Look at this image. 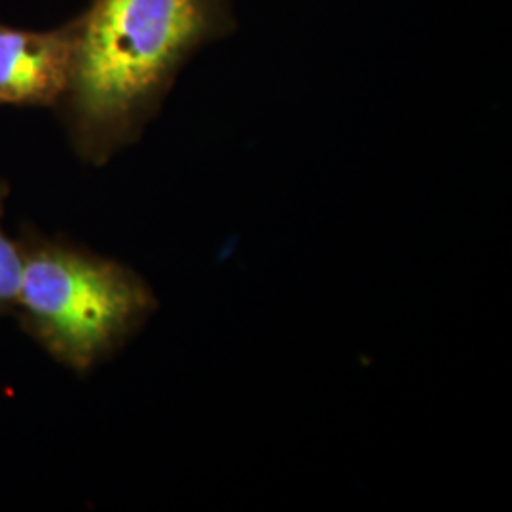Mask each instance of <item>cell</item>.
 <instances>
[{
  "instance_id": "3",
  "label": "cell",
  "mask_w": 512,
  "mask_h": 512,
  "mask_svg": "<svg viewBox=\"0 0 512 512\" xmlns=\"http://www.w3.org/2000/svg\"><path fill=\"white\" fill-rule=\"evenodd\" d=\"M76 29L27 33L0 29V103H52L69 92Z\"/></svg>"
},
{
  "instance_id": "2",
  "label": "cell",
  "mask_w": 512,
  "mask_h": 512,
  "mask_svg": "<svg viewBox=\"0 0 512 512\" xmlns=\"http://www.w3.org/2000/svg\"><path fill=\"white\" fill-rule=\"evenodd\" d=\"M18 304L38 340L76 370L105 359L156 306L128 268L65 247L23 256Z\"/></svg>"
},
{
  "instance_id": "4",
  "label": "cell",
  "mask_w": 512,
  "mask_h": 512,
  "mask_svg": "<svg viewBox=\"0 0 512 512\" xmlns=\"http://www.w3.org/2000/svg\"><path fill=\"white\" fill-rule=\"evenodd\" d=\"M0 213H2V192H0ZM21 281H23V256L0 226V310H6L8 306L18 304Z\"/></svg>"
},
{
  "instance_id": "1",
  "label": "cell",
  "mask_w": 512,
  "mask_h": 512,
  "mask_svg": "<svg viewBox=\"0 0 512 512\" xmlns=\"http://www.w3.org/2000/svg\"><path fill=\"white\" fill-rule=\"evenodd\" d=\"M71 101L92 158L124 145L186 59L234 33L232 0H93L76 25Z\"/></svg>"
}]
</instances>
